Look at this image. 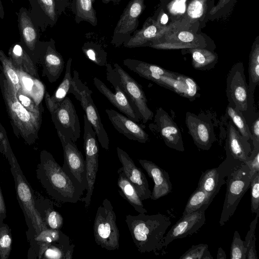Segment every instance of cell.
Segmentation results:
<instances>
[{
  "instance_id": "1",
  "label": "cell",
  "mask_w": 259,
  "mask_h": 259,
  "mask_svg": "<svg viewBox=\"0 0 259 259\" xmlns=\"http://www.w3.org/2000/svg\"><path fill=\"white\" fill-rule=\"evenodd\" d=\"M37 180L47 193L53 199L63 203H76L83 194L82 188L74 182L46 150L40 153L37 165Z\"/></svg>"
},
{
  "instance_id": "2",
  "label": "cell",
  "mask_w": 259,
  "mask_h": 259,
  "mask_svg": "<svg viewBox=\"0 0 259 259\" xmlns=\"http://www.w3.org/2000/svg\"><path fill=\"white\" fill-rule=\"evenodd\" d=\"M125 222L138 251L156 253L164 247V237L171 225L170 218L157 213L128 214Z\"/></svg>"
},
{
  "instance_id": "3",
  "label": "cell",
  "mask_w": 259,
  "mask_h": 259,
  "mask_svg": "<svg viewBox=\"0 0 259 259\" xmlns=\"http://www.w3.org/2000/svg\"><path fill=\"white\" fill-rule=\"evenodd\" d=\"M123 64L140 76L151 80L190 101L195 100L200 95L199 86L188 76L134 59H125Z\"/></svg>"
},
{
  "instance_id": "4",
  "label": "cell",
  "mask_w": 259,
  "mask_h": 259,
  "mask_svg": "<svg viewBox=\"0 0 259 259\" xmlns=\"http://www.w3.org/2000/svg\"><path fill=\"white\" fill-rule=\"evenodd\" d=\"M0 90L15 135L31 145L38 139L42 115L26 110L18 101L13 87L0 72Z\"/></svg>"
},
{
  "instance_id": "5",
  "label": "cell",
  "mask_w": 259,
  "mask_h": 259,
  "mask_svg": "<svg viewBox=\"0 0 259 259\" xmlns=\"http://www.w3.org/2000/svg\"><path fill=\"white\" fill-rule=\"evenodd\" d=\"M5 157L10 165L17 199L23 210L28 226L30 225L31 226L33 237L47 229L48 227L35 207L33 190L23 175L13 151Z\"/></svg>"
},
{
  "instance_id": "6",
  "label": "cell",
  "mask_w": 259,
  "mask_h": 259,
  "mask_svg": "<svg viewBox=\"0 0 259 259\" xmlns=\"http://www.w3.org/2000/svg\"><path fill=\"white\" fill-rule=\"evenodd\" d=\"M226 95L229 105L241 112L246 120L255 114L254 95L249 91L243 63L238 62L233 65L226 79Z\"/></svg>"
},
{
  "instance_id": "7",
  "label": "cell",
  "mask_w": 259,
  "mask_h": 259,
  "mask_svg": "<svg viewBox=\"0 0 259 259\" xmlns=\"http://www.w3.org/2000/svg\"><path fill=\"white\" fill-rule=\"evenodd\" d=\"M252 176L248 166L242 163L227 176L226 193L219 221L224 226L234 214L240 200L250 188Z\"/></svg>"
},
{
  "instance_id": "8",
  "label": "cell",
  "mask_w": 259,
  "mask_h": 259,
  "mask_svg": "<svg viewBox=\"0 0 259 259\" xmlns=\"http://www.w3.org/2000/svg\"><path fill=\"white\" fill-rule=\"evenodd\" d=\"M94 236L97 245L108 250L118 249L119 231L111 202L105 198L99 206L94 223Z\"/></svg>"
},
{
  "instance_id": "9",
  "label": "cell",
  "mask_w": 259,
  "mask_h": 259,
  "mask_svg": "<svg viewBox=\"0 0 259 259\" xmlns=\"http://www.w3.org/2000/svg\"><path fill=\"white\" fill-rule=\"evenodd\" d=\"M107 80L113 85L115 92H112L100 79L94 77V84L110 102L131 119L139 122L141 117L124 91L118 73L109 63H107Z\"/></svg>"
},
{
  "instance_id": "10",
  "label": "cell",
  "mask_w": 259,
  "mask_h": 259,
  "mask_svg": "<svg viewBox=\"0 0 259 259\" xmlns=\"http://www.w3.org/2000/svg\"><path fill=\"white\" fill-rule=\"evenodd\" d=\"M57 132L75 142L80 136V127L75 107L68 97L58 104L46 103Z\"/></svg>"
},
{
  "instance_id": "11",
  "label": "cell",
  "mask_w": 259,
  "mask_h": 259,
  "mask_svg": "<svg viewBox=\"0 0 259 259\" xmlns=\"http://www.w3.org/2000/svg\"><path fill=\"white\" fill-rule=\"evenodd\" d=\"M83 118L84 120L83 148L85 155L87 187L86 195L81 198L80 201L84 202L85 207L87 208L91 203L98 170L99 147L96 134L87 119L85 114L83 115Z\"/></svg>"
},
{
  "instance_id": "12",
  "label": "cell",
  "mask_w": 259,
  "mask_h": 259,
  "mask_svg": "<svg viewBox=\"0 0 259 259\" xmlns=\"http://www.w3.org/2000/svg\"><path fill=\"white\" fill-rule=\"evenodd\" d=\"M73 73L74 87L77 93L75 98L80 101L87 119L94 130L102 147L108 150L109 145L108 136L101 122L98 109L93 101L91 96L92 91L82 82L76 70H74Z\"/></svg>"
},
{
  "instance_id": "13",
  "label": "cell",
  "mask_w": 259,
  "mask_h": 259,
  "mask_svg": "<svg viewBox=\"0 0 259 259\" xmlns=\"http://www.w3.org/2000/svg\"><path fill=\"white\" fill-rule=\"evenodd\" d=\"M31 58L36 66V64L41 66L42 75L51 83L57 81L63 71L64 59L57 51L52 38L49 41L39 40Z\"/></svg>"
},
{
  "instance_id": "14",
  "label": "cell",
  "mask_w": 259,
  "mask_h": 259,
  "mask_svg": "<svg viewBox=\"0 0 259 259\" xmlns=\"http://www.w3.org/2000/svg\"><path fill=\"white\" fill-rule=\"evenodd\" d=\"M60 140L64 154V163L62 168L64 171L82 189L87 187L86 163L82 154L74 142L57 132Z\"/></svg>"
},
{
  "instance_id": "15",
  "label": "cell",
  "mask_w": 259,
  "mask_h": 259,
  "mask_svg": "<svg viewBox=\"0 0 259 259\" xmlns=\"http://www.w3.org/2000/svg\"><path fill=\"white\" fill-rule=\"evenodd\" d=\"M145 0H131L124 8L113 31L111 43L119 47L137 30L139 18L145 9Z\"/></svg>"
},
{
  "instance_id": "16",
  "label": "cell",
  "mask_w": 259,
  "mask_h": 259,
  "mask_svg": "<svg viewBox=\"0 0 259 259\" xmlns=\"http://www.w3.org/2000/svg\"><path fill=\"white\" fill-rule=\"evenodd\" d=\"M185 26H187V24L181 21H176L168 25H163L157 20L149 17L145 21L142 28L136 30L122 45L128 48L148 46L151 42L173 30Z\"/></svg>"
},
{
  "instance_id": "17",
  "label": "cell",
  "mask_w": 259,
  "mask_h": 259,
  "mask_svg": "<svg viewBox=\"0 0 259 259\" xmlns=\"http://www.w3.org/2000/svg\"><path fill=\"white\" fill-rule=\"evenodd\" d=\"M242 163L226 153V159L218 167L206 169L202 172L198 187L213 199L219 192L221 187L226 183L225 179L229 174Z\"/></svg>"
},
{
  "instance_id": "18",
  "label": "cell",
  "mask_w": 259,
  "mask_h": 259,
  "mask_svg": "<svg viewBox=\"0 0 259 259\" xmlns=\"http://www.w3.org/2000/svg\"><path fill=\"white\" fill-rule=\"evenodd\" d=\"M187 26L179 28L151 42L148 47L160 50L206 48L205 40L189 31Z\"/></svg>"
},
{
  "instance_id": "19",
  "label": "cell",
  "mask_w": 259,
  "mask_h": 259,
  "mask_svg": "<svg viewBox=\"0 0 259 259\" xmlns=\"http://www.w3.org/2000/svg\"><path fill=\"white\" fill-rule=\"evenodd\" d=\"M114 69L118 73L124 91L139 114L143 123L151 120L153 112L147 105V100L142 86L117 63L113 64Z\"/></svg>"
},
{
  "instance_id": "20",
  "label": "cell",
  "mask_w": 259,
  "mask_h": 259,
  "mask_svg": "<svg viewBox=\"0 0 259 259\" xmlns=\"http://www.w3.org/2000/svg\"><path fill=\"white\" fill-rule=\"evenodd\" d=\"M153 117L154 123L149 125V128L156 131L167 147L179 151H184L182 134L170 116L160 107Z\"/></svg>"
},
{
  "instance_id": "21",
  "label": "cell",
  "mask_w": 259,
  "mask_h": 259,
  "mask_svg": "<svg viewBox=\"0 0 259 259\" xmlns=\"http://www.w3.org/2000/svg\"><path fill=\"white\" fill-rule=\"evenodd\" d=\"M209 205L204 204L196 211L182 216L165 235L164 247L174 240L187 237L198 231L205 223V211Z\"/></svg>"
},
{
  "instance_id": "22",
  "label": "cell",
  "mask_w": 259,
  "mask_h": 259,
  "mask_svg": "<svg viewBox=\"0 0 259 259\" xmlns=\"http://www.w3.org/2000/svg\"><path fill=\"white\" fill-rule=\"evenodd\" d=\"M186 124L196 146L209 150L215 140L213 127L210 121L190 112L186 114Z\"/></svg>"
},
{
  "instance_id": "23",
  "label": "cell",
  "mask_w": 259,
  "mask_h": 259,
  "mask_svg": "<svg viewBox=\"0 0 259 259\" xmlns=\"http://www.w3.org/2000/svg\"><path fill=\"white\" fill-rule=\"evenodd\" d=\"M117 154L122 164V169L126 178L134 186L143 201L150 198V191L147 179L141 169L135 164L133 159L124 150L117 147Z\"/></svg>"
},
{
  "instance_id": "24",
  "label": "cell",
  "mask_w": 259,
  "mask_h": 259,
  "mask_svg": "<svg viewBox=\"0 0 259 259\" xmlns=\"http://www.w3.org/2000/svg\"><path fill=\"white\" fill-rule=\"evenodd\" d=\"M31 18L41 32L56 24L59 16L54 0H28Z\"/></svg>"
},
{
  "instance_id": "25",
  "label": "cell",
  "mask_w": 259,
  "mask_h": 259,
  "mask_svg": "<svg viewBox=\"0 0 259 259\" xmlns=\"http://www.w3.org/2000/svg\"><path fill=\"white\" fill-rule=\"evenodd\" d=\"M105 112L114 127L128 139L141 143L149 140V135L137 122L113 109Z\"/></svg>"
},
{
  "instance_id": "26",
  "label": "cell",
  "mask_w": 259,
  "mask_h": 259,
  "mask_svg": "<svg viewBox=\"0 0 259 259\" xmlns=\"http://www.w3.org/2000/svg\"><path fill=\"white\" fill-rule=\"evenodd\" d=\"M16 14L18 16L20 42L31 57L39 40L41 31L32 21L29 12L26 8L21 7Z\"/></svg>"
},
{
  "instance_id": "27",
  "label": "cell",
  "mask_w": 259,
  "mask_h": 259,
  "mask_svg": "<svg viewBox=\"0 0 259 259\" xmlns=\"http://www.w3.org/2000/svg\"><path fill=\"white\" fill-rule=\"evenodd\" d=\"M138 161L154 183L150 198L155 200L171 192L172 185L167 171L152 161L146 159H139Z\"/></svg>"
},
{
  "instance_id": "28",
  "label": "cell",
  "mask_w": 259,
  "mask_h": 259,
  "mask_svg": "<svg viewBox=\"0 0 259 259\" xmlns=\"http://www.w3.org/2000/svg\"><path fill=\"white\" fill-rule=\"evenodd\" d=\"M251 150L249 141L241 135L230 120L227 125L226 153L230 154L234 159L246 164Z\"/></svg>"
},
{
  "instance_id": "29",
  "label": "cell",
  "mask_w": 259,
  "mask_h": 259,
  "mask_svg": "<svg viewBox=\"0 0 259 259\" xmlns=\"http://www.w3.org/2000/svg\"><path fill=\"white\" fill-rule=\"evenodd\" d=\"M16 71L20 80L21 91L32 98L37 105L42 104L46 92L44 83L40 78L32 76L21 70L16 69Z\"/></svg>"
},
{
  "instance_id": "30",
  "label": "cell",
  "mask_w": 259,
  "mask_h": 259,
  "mask_svg": "<svg viewBox=\"0 0 259 259\" xmlns=\"http://www.w3.org/2000/svg\"><path fill=\"white\" fill-rule=\"evenodd\" d=\"M8 55L16 69L40 78L36 66L20 42L11 46L8 51Z\"/></svg>"
},
{
  "instance_id": "31",
  "label": "cell",
  "mask_w": 259,
  "mask_h": 259,
  "mask_svg": "<svg viewBox=\"0 0 259 259\" xmlns=\"http://www.w3.org/2000/svg\"><path fill=\"white\" fill-rule=\"evenodd\" d=\"M117 185L120 195L139 213H147V210L145 208L136 189L126 178L121 167L117 170Z\"/></svg>"
},
{
  "instance_id": "32",
  "label": "cell",
  "mask_w": 259,
  "mask_h": 259,
  "mask_svg": "<svg viewBox=\"0 0 259 259\" xmlns=\"http://www.w3.org/2000/svg\"><path fill=\"white\" fill-rule=\"evenodd\" d=\"M72 59L69 58L66 66L64 78L52 96L46 91L44 99L46 103L56 104L61 102L68 94H75L71 75V63Z\"/></svg>"
},
{
  "instance_id": "33",
  "label": "cell",
  "mask_w": 259,
  "mask_h": 259,
  "mask_svg": "<svg viewBox=\"0 0 259 259\" xmlns=\"http://www.w3.org/2000/svg\"><path fill=\"white\" fill-rule=\"evenodd\" d=\"M70 8L76 23L85 21L94 26L97 25L96 11L92 0H71Z\"/></svg>"
},
{
  "instance_id": "34",
  "label": "cell",
  "mask_w": 259,
  "mask_h": 259,
  "mask_svg": "<svg viewBox=\"0 0 259 259\" xmlns=\"http://www.w3.org/2000/svg\"><path fill=\"white\" fill-rule=\"evenodd\" d=\"M192 56V65L196 70L206 71L213 68L218 61V55L206 48L188 49Z\"/></svg>"
},
{
  "instance_id": "35",
  "label": "cell",
  "mask_w": 259,
  "mask_h": 259,
  "mask_svg": "<svg viewBox=\"0 0 259 259\" xmlns=\"http://www.w3.org/2000/svg\"><path fill=\"white\" fill-rule=\"evenodd\" d=\"M249 92L254 95L256 87L259 83V42L257 37L254 42L249 55L248 64Z\"/></svg>"
},
{
  "instance_id": "36",
  "label": "cell",
  "mask_w": 259,
  "mask_h": 259,
  "mask_svg": "<svg viewBox=\"0 0 259 259\" xmlns=\"http://www.w3.org/2000/svg\"><path fill=\"white\" fill-rule=\"evenodd\" d=\"M0 72L13 87L16 93L20 90V80L16 69L9 56L0 50Z\"/></svg>"
},
{
  "instance_id": "37",
  "label": "cell",
  "mask_w": 259,
  "mask_h": 259,
  "mask_svg": "<svg viewBox=\"0 0 259 259\" xmlns=\"http://www.w3.org/2000/svg\"><path fill=\"white\" fill-rule=\"evenodd\" d=\"M82 51L86 57L99 66H105L107 63V53L98 44L92 41L85 42Z\"/></svg>"
},
{
  "instance_id": "38",
  "label": "cell",
  "mask_w": 259,
  "mask_h": 259,
  "mask_svg": "<svg viewBox=\"0 0 259 259\" xmlns=\"http://www.w3.org/2000/svg\"><path fill=\"white\" fill-rule=\"evenodd\" d=\"M213 199L202 189L197 187L189 197L182 216L196 211L205 204L210 205Z\"/></svg>"
},
{
  "instance_id": "39",
  "label": "cell",
  "mask_w": 259,
  "mask_h": 259,
  "mask_svg": "<svg viewBox=\"0 0 259 259\" xmlns=\"http://www.w3.org/2000/svg\"><path fill=\"white\" fill-rule=\"evenodd\" d=\"M226 113L241 135L247 141H251V134L249 126L242 114L236 111L229 104L227 107Z\"/></svg>"
},
{
  "instance_id": "40",
  "label": "cell",
  "mask_w": 259,
  "mask_h": 259,
  "mask_svg": "<svg viewBox=\"0 0 259 259\" xmlns=\"http://www.w3.org/2000/svg\"><path fill=\"white\" fill-rule=\"evenodd\" d=\"M12 236L9 226L4 223L0 224V259H8L12 245Z\"/></svg>"
},
{
  "instance_id": "41",
  "label": "cell",
  "mask_w": 259,
  "mask_h": 259,
  "mask_svg": "<svg viewBox=\"0 0 259 259\" xmlns=\"http://www.w3.org/2000/svg\"><path fill=\"white\" fill-rule=\"evenodd\" d=\"M247 251L245 241L241 239L239 232L235 231L231 246L230 259H246Z\"/></svg>"
},
{
  "instance_id": "42",
  "label": "cell",
  "mask_w": 259,
  "mask_h": 259,
  "mask_svg": "<svg viewBox=\"0 0 259 259\" xmlns=\"http://www.w3.org/2000/svg\"><path fill=\"white\" fill-rule=\"evenodd\" d=\"M208 248V245L206 244L192 245L180 257V259H213Z\"/></svg>"
},
{
  "instance_id": "43",
  "label": "cell",
  "mask_w": 259,
  "mask_h": 259,
  "mask_svg": "<svg viewBox=\"0 0 259 259\" xmlns=\"http://www.w3.org/2000/svg\"><path fill=\"white\" fill-rule=\"evenodd\" d=\"M43 219L49 228L60 230L63 225L62 216L54 209L53 205L45 210Z\"/></svg>"
},
{
  "instance_id": "44",
  "label": "cell",
  "mask_w": 259,
  "mask_h": 259,
  "mask_svg": "<svg viewBox=\"0 0 259 259\" xmlns=\"http://www.w3.org/2000/svg\"><path fill=\"white\" fill-rule=\"evenodd\" d=\"M18 101L28 111L37 115H42L44 108L42 104L37 105L32 98L23 93L21 90L16 93Z\"/></svg>"
},
{
  "instance_id": "45",
  "label": "cell",
  "mask_w": 259,
  "mask_h": 259,
  "mask_svg": "<svg viewBox=\"0 0 259 259\" xmlns=\"http://www.w3.org/2000/svg\"><path fill=\"white\" fill-rule=\"evenodd\" d=\"M251 194V210L252 213H259V172L252 177L250 185Z\"/></svg>"
},
{
  "instance_id": "46",
  "label": "cell",
  "mask_w": 259,
  "mask_h": 259,
  "mask_svg": "<svg viewBox=\"0 0 259 259\" xmlns=\"http://www.w3.org/2000/svg\"><path fill=\"white\" fill-rule=\"evenodd\" d=\"M206 6V0H192L187 8V15L192 19L199 18L203 14Z\"/></svg>"
},
{
  "instance_id": "47",
  "label": "cell",
  "mask_w": 259,
  "mask_h": 259,
  "mask_svg": "<svg viewBox=\"0 0 259 259\" xmlns=\"http://www.w3.org/2000/svg\"><path fill=\"white\" fill-rule=\"evenodd\" d=\"M247 122L251 134V141L253 149L259 148V116L256 113L253 117L248 119Z\"/></svg>"
},
{
  "instance_id": "48",
  "label": "cell",
  "mask_w": 259,
  "mask_h": 259,
  "mask_svg": "<svg viewBox=\"0 0 259 259\" xmlns=\"http://www.w3.org/2000/svg\"><path fill=\"white\" fill-rule=\"evenodd\" d=\"M246 164L248 166L252 176L256 172H259V148L252 149Z\"/></svg>"
},
{
  "instance_id": "49",
  "label": "cell",
  "mask_w": 259,
  "mask_h": 259,
  "mask_svg": "<svg viewBox=\"0 0 259 259\" xmlns=\"http://www.w3.org/2000/svg\"><path fill=\"white\" fill-rule=\"evenodd\" d=\"M186 0H175L171 3V6L169 8L171 12L174 13H182L185 10Z\"/></svg>"
},
{
  "instance_id": "50",
  "label": "cell",
  "mask_w": 259,
  "mask_h": 259,
  "mask_svg": "<svg viewBox=\"0 0 259 259\" xmlns=\"http://www.w3.org/2000/svg\"><path fill=\"white\" fill-rule=\"evenodd\" d=\"M58 16L59 17L64 13L68 5L69 0H54Z\"/></svg>"
},
{
  "instance_id": "51",
  "label": "cell",
  "mask_w": 259,
  "mask_h": 259,
  "mask_svg": "<svg viewBox=\"0 0 259 259\" xmlns=\"http://www.w3.org/2000/svg\"><path fill=\"white\" fill-rule=\"evenodd\" d=\"M6 218V208L0 185V224L4 222Z\"/></svg>"
},
{
  "instance_id": "52",
  "label": "cell",
  "mask_w": 259,
  "mask_h": 259,
  "mask_svg": "<svg viewBox=\"0 0 259 259\" xmlns=\"http://www.w3.org/2000/svg\"><path fill=\"white\" fill-rule=\"evenodd\" d=\"M230 1V0H219L216 6L211 9L210 11V14L211 15L214 14L227 5Z\"/></svg>"
},
{
  "instance_id": "53",
  "label": "cell",
  "mask_w": 259,
  "mask_h": 259,
  "mask_svg": "<svg viewBox=\"0 0 259 259\" xmlns=\"http://www.w3.org/2000/svg\"><path fill=\"white\" fill-rule=\"evenodd\" d=\"M227 256L225 251L222 247H219L218 250L217 258V259H226Z\"/></svg>"
},
{
  "instance_id": "54",
  "label": "cell",
  "mask_w": 259,
  "mask_h": 259,
  "mask_svg": "<svg viewBox=\"0 0 259 259\" xmlns=\"http://www.w3.org/2000/svg\"><path fill=\"white\" fill-rule=\"evenodd\" d=\"M167 16L165 14H162L159 17L157 20L161 25H164L167 22Z\"/></svg>"
},
{
  "instance_id": "55",
  "label": "cell",
  "mask_w": 259,
  "mask_h": 259,
  "mask_svg": "<svg viewBox=\"0 0 259 259\" xmlns=\"http://www.w3.org/2000/svg\"><path fill=\"white\" fill-rule=\"evenodd\" d=\"M102 2L104 4H108L110 3L114 5L119 4L122 0H101Z\"/></svg>"
},
{
  "instance_id": "56",
  "label": "cell",
  "mask_w": 259,
  "mask_h": 259,
  "mask_svg": "<svg viewBox=\"0 0 259 259\" xmlns=\"http://www.w3.org/2000/svg\"><path fill=\"white\" fill-rule=\"evenodd\" d=\"M5 16L4 7L3 6L1 0H0V18L3 19Z\"/></svg>"
},
{
  "instance_id": "57",
  "label": "cell",
  "mask_w": 259,
  "mask_h": 259,
  "mask_svg": "<svg viewBox=\"0 0 259 259\" xmlns=\"http://www.w3.org/2000/svg\"><path fill=\"white\" fill-rule=\"evenodd\" d=\"M93 4L95 2V0H92Z\"/></svg>"
}]
</instances>
